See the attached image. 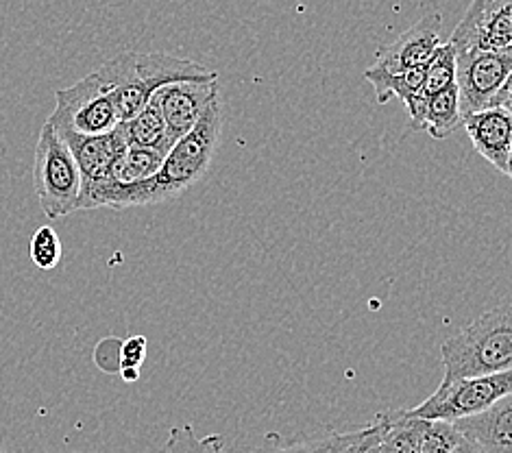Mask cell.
I'll use <instances>...</instances> for the list:
<instances>
[{
  "label": "cell",
  "instance_id": "obj_1",
  "mask_svg": "<svg viewBox=\"0 0 512 453\" xmlns=\"http://www.w3.org/2000/svg\"><path fill=\"white\" fill-rule=\"evenodd\" d=\"M96 75L114 103L118 122L136 118L149 107L157 90L181 81H214L218 75L197 61L166 53H123L103 64Z\"/></svg>",
  "mask_w": 512,
  "mask_h": 453
},
{
  "label": "cell",
  "instance_id": "obj_2",
  "mask_svg": "<svg viewBox=\"0 0 512 453\" xmlns=\"http://www.w3.org/2000/svg\"><path fill=\"white\" fill-rule=\"evenodd\" d=\"M223 131V101L221 96L207 107L203 118L197 122L186 138H181L168 151L164 164L153 179L125 190L112 203V210H131V207H146L166 203L192 188L210 168L214 153L218 149Z\"/></svg>",
  "mask_w": 512,
  "mask_h": 453
},
{
  "label": "cell",
  "instance_id": "obj_3",
  "mask_svg": "<svg viewBox=\"0 0 512 453\" xmlns=\"http://www.w3.org/2000/svg\"><path fill=\"white\" fill-rule=\"evenodd\" d=\"M443 382L512 371V303L480 314L441 347Z\"/></svg>",
  "mask_w": 512,
  "mask_h": 453
},
{
  "label": "cell",
  "instance_id": "obj_4",
  "mask_svg": "<svg viewBox=\"0 0 512 453\" xmlns=\"http://www.w3.org/2000/svg\"><path fill=\"white\" fill-rule=\"evenodd\" d=\"M33 188L46 218L57 220L79 210L83 190L81 170L68 144L48 120L35 146Z\"/></svg>",
  "mask_w": 512,
  "mask_h": 453
},
{
  "label": "cell",
  "instance_id": "obj_5",
  "mask_svg": "<svg viewBox=\"0 0 512 453\" xmlns=\"http://www.w3.org/2000/svg\"><path fill=\"white\" fill-rule=\"evenodd\" d=\"M508 393H512V371L484 377H460L451 382L441 379L434 395L421 401L419 406L401 410V414L408 419L456 423L489 410L495 401Z\"/></svg>",
  "mask_w": 512,
  "mask_h": 453
},
{
  "label": "cell",
  "instance_id": "obj_6",
  "mask_svg": "<svg viewBox=\"0 0 512 453\" xmlns=\"http://www.w3.org/2000/svg\"><path fill=\"white\" fill-rule=\"evenodd\" d=\"M48 122L57 131L85 138L105 136L120 125L114 103L96 70L70 88L55 92V109Z\"/></svg>",
  "mask_w": 512,
  "mask_h": 453
},
{
  "label": "cell",
  "instance_id": "obj_7",
  "mask_svg": "<svg viewBox=\"0 0 512 453\" xmlns=\"http://www.w3.org/2000/svg\"><path fill=\"white\" fill-rule=\"evenodd\" d=\"M512 75V51L456 53V88L462 118L493 107Z\"/></svg>",
  "mask_w": 512,
  "mask_h": 453
},
{
  "label": "cell",
  "instance_id": "obj_8",
  "mask_svg": "<svg viewBox=\"0 0 512 453\" xmlns=\"http://www.w3.org/2000/svg\"><path fill=\"white\" fill-rule=\"evenodd\" d=\"M449 44L456 53L512 51V0H471Z\"/></svg>",
  "mask_w": 512,
  "mask_h": 453
},
{
  "label": "cell",
  "instance_id": "obj_9",
  "mask_svg": "<svg viewBox=\"0 0 512 453\" xmlns=\"http://www.w3.org/2000/svg\"><path fill=\"white\" fill-rule=\"evenodd\" d=\"M218 96H221V92H218V79L170 83L155 92L151 103L160 109L164 118L168 149H173L181 138H186L197 127L207 107Z\"/></svg>",
  "mask_w": 512,
  "mask_h": 453
},
{
  "label": "cell",
  "instance_id": "obj_10",
  "mask_svg": "<svg viewBox=\"0 0 512 453\" xmlns=\"http://www.w3.org/2000/svg\"><path fill=\"white\" fill-rule=\"evenodd\" d=\"M441 14H428L408 31L399 35L397 40L382 44L375 53V68L386 72H406L412 68H421L428 64L432 55L441 46Z\"/></svg>",
  "mask_w": 512,
  "mask_h": 453
},
{
  "label": "cell",
  "instance_id": "obj_11",
  "mask_svg": "<svg viewBox=\"0 0 512 453\" xmlns=\"http://www.w3.org/2000/svg\"><path fill=\"white\" fill-rule=\"evenodd\" d=\"M467 136L486 162L493 164L499 173H506L508 151L512 144V116L502 107H489L462 118Z\"/></svg>",
  "mask_w": 512,
  "mask_h": 453
},
{
  "label": "cell",
  "instance_id": "obj_12",
  "mask_svg": "<svg viewBox=\"0 0 512 453\" xmlns=\"http://www.w3.org/2000/svg\"><path fill=\"white\" fill-rule=\"evenodd\" d=\"M59 136H62L64 142L68 144V149L81 170L83 190L101 183L107 175V170L116 162V157H120L127 151V142L123 138V131H120V125L112 133H105V136L85 138V136H75V133H62V131H59Z\"/></svg>",
  "mask_w": 512,
  "mask_h": 453
},
{
  "label": "cell",
  "instance_id": "obj_13",
  "mask_svg": "<svg viewBox=\"0 0 512 453\" xmlns=\"http://www.w3.org/2000/svg\"><path fill=\"white\" fill-rule=\"evenodd\" d=\"M454 427L484 453H512V393L495 401L489 410L456 421Z\"/></svg>",
  "mask_w": 512,
  "mask_h": 453
},
{
  "label": "cell",
  "instance_id": "obj_14",
  "mask_svg": "<svg viewBox=\"0 0 512 453\" xmlns=\"http://www.w3.org/2000/svg\"><path fill=\"white\" fill-rule=\"evenodd\" d=\"M423 77L425 66L397 72V75L395 72H386L375 66L364 70V79L373 85L375 99L380 105H386L390 99H399L404 105L410 103L414 96L423 92Z\"/></svg>",
  "mask_w": 512,
  "mask_h": 453
},
{
  "label": "cell",
  "instance_id": "obj_15",
  "mask_svg": "<svg viewBox=\"0 0 512 453\" xmlns=\"http://www.w3.org/2000/svg\"><path fill=\"white\" fill-rule=\"evenodd\" d=\"M375 421L382 427L380 453H417L425 421L408 419L401 410L377 414Z\"/></svg>",
  "mask_w": 512,
  "mask_h": 453
},
{
  "label": "cell",
  "instance_id": "obj_16",
  "mask_svg": "<svg viewBox=\"0 0 512 453\" xmlns=\"http://www.w3.org/2000/svg\"><path fill=\"white\" fill-rule=\"evenodd\" d=\"M460 125H462V109H460L456 85L445 92L428 96L423 131H428L434 140H445Z\"/></svg>",
  "mask_w": 512,
  "mask_h": 453
},
{
  "label": "cell",
  "instance_id": "obj_17",
  "mask_svg": "<svg viewBox=\"0 0 512 453\" xmlns=\"http://www.w3.org/2000/svg\"><path fill=\"white\" fill-rule=\"evenodd\" d=\"M123 131V138L127 146H136V149H157L168 153V142H166V125L164 118L153 103L144 109L142 114L131 118L120 125Z\"/></svg>",
  "mask_w": 512,
  "mask_h": 453
},
{
  "label": "cell",
  "instance_id": "obj_18",
  "mask_svg": "<svg viewBox=\"0 0 512 453\" xmlns=\"http://www.w3.org/2000/svg\"><path fill=\"white\" fill-rule=\"evenodd\" d=\"M456 85V51L449 42L438 46V51L432 59L425 64V77H423V94L432 96L438 92H445Z\"/></svg>",
  "mask_w": 512,
  "mask_h": 453
},
{
  "label": "cell",
  "instance_id": "obj_19",
  "mask_svg": "<svg viewBox=\"0 0 512 453\" xmlns=\"http://www.w3.org/2000/svg\"><path fill=\"white\" fill-rule=\"evenodd\" d=\"M162 453H223V436L199 438L190 425L173 427Z\"/></svg>",
  "mask_w": 512,
  "mask_h": 453
},
{
  "label": "cell",
  "instance_id": "obj_20",
  "mask_svg": "<svg viewBox=\"0 0 512 453\" xmlns=\"http://www.w3.org/2000/svg\"><path fill=\"white\" fill-rule=\"evenodd\" d=\"M62 253H64L62 240H59V234L51 225L40 227L31 236V244H29L31 262L38 268H42V271H53V268H57L59 262H62Z\"/></svg>",
  "mask_w": 512,
  "mask_h": 453
},
{
  "label": "cell",
  "instance_id": "obj_21",
  "mask_svg": "<svg viewBox=\"0 0 512 453\" xmlns=\"http://www.w3.org/2000/svg\"><path fill=\"white\" fill-rule=\"evenodd\" d=\"M462 440L454 423L443 421H425L423 432L419 436L417 453H451Z\"/></svg>",
  "mask_w": 512,
  "mask_h": 453
},
{
  "label": "cell",
  "instance_id": "obj_22",
  "mask_svg": "<svg viewBox=\"0 0 512 453\" xmlns=\"http://www.w3.org/2000/svg\"><path fill=\"white\" fill-rule=\"evenodd\" d=\"M356 432L327 434V436H316L308 440H297V443H292L275 453H338L345 445H349L353 438H356Z\"/></svg>",
  "mask_w": 512,
  "mask_h": 453
},
{
  "label": "cell",
  "instance_id": "obj_23",
  "mask_svg": "<svg viewBox=\"0 0 512 453\" xmlns=\"http://www.w3.org/2000/svg\"><path fill=\"white\" fill-rule=\"evenodd\" d=\"M380 440H382V427L380 423H373L362 427L356 432V438L345 445L338 453H380Z\"/></svg>",
  "mask_w": 512,
  "mask_h": 453
},
{
  "label": "cell",
  "instance_id": "obj_24",
  "mask_svg": "<svg viewBox=\"0 0 512 453\" xmlns=\"http://www.w3.org/2000/svg\"><path fill=\"white\" fill-rule=\"evenodd\" d=\"M120 369H140L146 360V338L131 336L120 345ZM118 369V371H120Z\"/></svg>",
  "mask_w": 512,
  "mask_h": 453
},
{
  "label": "cell",
  "instance_id": "obj_25",
  "mask_svg": "<svg viewBox=\"0 0 512 453\" xmlns=\"http://www.w3.org/2000/svg\"><path fill=\"white\" fill-rule=\"evenodd\" d=\"M493 107H502L512 116V81L504 85V90L497 94V99L493 101Z\"/></svg>",
  "mask_w": 512,
  "mask_h": 453
},
{
  "label": "cell",
  "instance_id": "obj_26",
  "mask_svg": "<svg viewBox=\"0 0 512 453\" xmlns=\"http://www.w3.org/2000/svg\"><path fill=\"white\" fill-rule=\"evenodd\" d=\"M451 453H484L478 445H473L471 440H467V438H462L460 443L451 449Z\"/></svg>",
  "mask_w": 512,
  "mask_h": 453
},
{
  "label": "cell",
  "instance_id": "obj_27",
  "mask_svg": "<svg viewBox=\"0 0 512 453\" xmlns=\"http://www.w3.org/2000/svg\"><path fill=\"white\" fill-rule=\"evenodd\" d=\"M118 373H120V377H123L125 382H129V384L138 382V379H140V369H120Z\"/></svg>",
  "mask_w": 512,
  "mask_h": 453
},
{
  "label": "cell",
  "instance_id": "obj_28",
  "mask_svg": "<svg viewBox=\"0 0 512 453\" xmlns=\"http://www.w3.org/2000/svg\"><path fill=\"white\" fill-rule=\"evenodd\" d=\"M512 179V144H510V151H508V162H506V173Z\"/></svg>",
  "mask_w": 512,
  "mask_h": 453
},
{
  "label": "cell",
  "instance_id": "obj_29",
  "mask_svg": "<svg viewBox=\"0 0 512 453\" xmlns=\"http://www.w3.org/2000/svg\"><path fill=\"white\" fill-rule=\"evenodd\" d=\"M510 81H512V75H510V79H508V83H510Z\"/></svg>",
  "mask_w": 512,
  "mask_h": 453
},
{
  "label": "cell",
  "instance_id": "obj_30",
  "mask_svg": "<svg viewBox=\"0 0 512 453\" xmlns=\"http://www.w3.org/2000/svg\"><path fill=\"white\" fill-rule=\"evenodd\" d=\"M0 453H5V451H3V449H0Z\"/></svg>",
  "mask_w": 512,
  "mask_h": 453
}]
</instances>
